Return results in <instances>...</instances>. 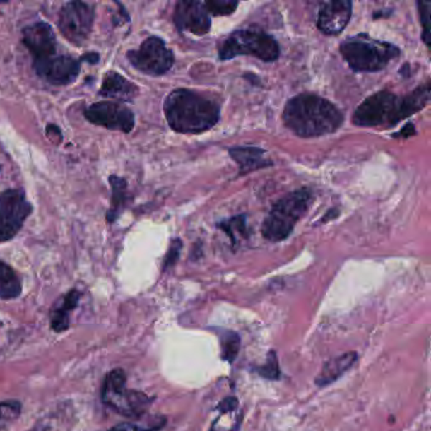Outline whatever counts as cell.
Returning a JSON list of instances; mask_svg holds the SVG:
<instances>
[{"instance_id": "9", "label": "cell", "mask_w": 431, "mask_h": 431, "mask_svg": "<svg viewBox=\"0 0 431 431\" xmlns=\"http://www.w3.org/2000/svg\"><path fill=\"white\" fill-rule=\"evenodd\" d=\"M32 209L23 190L13 189L0 194V242H8L19 233Z\"/></svg>"}, {"instance_id": "26", "label": "cell", "mask_w": 431, "mask_h": 431, "mask_svg": "<svg viewBox=\"0 0 431 431\" xmlns=\"http://www.w3.org/2000/svg\"><path fill=\"white\" fill-rule=\"evenodd\" d=\"M165 419L157 418L150 425H143V424H136V423H123L119 425L114 426L108 431H157L161 429L162 426L165 425Z\"/></svg>"}, {"instance_id": "29", "label": "cell", "mask_w": 431, "mask_h": 431, "mask_svg": "<svg viewBox=\"0 0 431 431\" xmlns=\"http://www.w3.org/2000/svg\"><path fill=\"white\" fill-rule=\"evenodd\" d=\"M181 247H182V243L180 240H175L172 242V244L168 249L167 256L165 258V262H163V270H167L176 264V261L180 257Z\"/></svg>"}, {"instance_id": "4", "label": "cell", "mask_w": 431, "mask_h": 431, "mask_svg": "<svg viewBox=\"0 0 431 431\" xmlns=\"http://www.w3.org/2000/svg\"><path fill=\"white\" fill-rule=\"evenodd\" d=\"M339 49L348 65L358 72L381 71L401 54L395 45L372 40L365 35L344 40Z\"/></svg>"}, {"instance_id": "24", "label": "cell", "mask_w": 431, "mask_h": 431, "mask_svg": "<svg viewBox=\"0 0 431 431\" xmlns=\"http://www.w3.org/2000/svg\"><path fill=\"white\" fill-rule=\"evenodd\" d=\"M258 373L261 377L272 379V381L280 378L281 372H280V365H278V360H277L275 350H271L267 355L266 363L258 368Z\"/></svg>"}, {"instance_id": "8", "label": "cell", "mask_w": 431, "mask_h": 431, "mask_svg": "<svg viewBox=\"0 0 431 431\" xmlns=\"http://www.w3.org/2000/svg\"><path fill=\"white\" fill-rule=\"evenodd\" d=\"M126 59L138 71L150 76H161L174 65V54L158 37H150L138 49H131Z\"/></svg>"}, {"instance_id": "11", "label": "cell", "mask_w": 431, "mask_h": 431, "mask_svg": "<svg viewBox=\"0 0 431 431\" xmlns=\"http://www.w3.org/2000/svg\"><path fill=\"white\" fill-rule=\"evenodd\" d=\"M84 114L90 123L104 126L109 131L129 133L134 128V114L123 102H95L86 109Z\"/></svg>"}, {"instance_id": "25", "label": "cell", "mask_w": 431, "mask_h": 431, "mask_svg": "<svg viewBox=\"0 0 431 431\" xmlns=\"http://www.w3.org/2000/svg\"><path fill=\"white\" fill-rule=\"evenodd\" d=\"M206 9V12L211 16H228L232 14L235 11V8L238 6L237 1H205L203 3Z\"/></svg>"}, {"instance_id": "20", "label": "cell", "mask_w": 431, "mask_h": 431, "mask_svg": "<svg viewBox=\"0 0 431 431\" xmlns=\"http://www.w3.org/2000/svg\"><path fill=\"white\" fill-rule=\"evenodd\" d=\"M22 294V283L11 266L0 261V299L9 300Z\"/></svg>"}, {"instance_id": "6", "label": "cell", "mask_w": 431, "mask_h": 431, "mask_svg": "<svg viewBox=\"0 0 431 431\" xmlns=\"http://www.w3.org/2000/svg\"><path fill=\"white\" fill-rule=\"evenodd\" d=\"M253 56L264 62H272L280 56L275 40L262 30H238L225 38L219 47V57L230 60L237 56Z\"/></svg>"}, {"instance_id": "28", "label": "cell", "mask_w": 431, "mask_h": 431, "mask_svg": "<svg viewBox=\"0 0 431 431\" xmlns=\"http://www.w3.org/2000/svg\"><path fill=\"white\" fill-rule=\"evenodd\" d=\"M20 403L17 401L0 402V421L18 418Z\"/></svg>"}, {"instance_id": "16", "label": "cell", "mask_w": 431, "mask_h": 431, "mask_svg": "<svg viewBox=\"0 0 431 431\" xmlns=\"http://www.w3.org/2000/svg\"><path fill=\"white\" fill-rule=\"evenodd\" d=\"M138 88L118 72L109 71L104 76L100 95L113 99L117 102H132L138 95Z\"/></svg>"}, {"instance_id": "2", "label": "cell", "mask_w": 431, "mask_h": 431, "mask_svg": "<svg viewBox=\"0 0 431 431\" xmlns=\"http://www.w3.org/2000/svg\"><path fill=\"white\" fill-rule=\"evenodd\" d=\"M430 100V84L420 86L413 94L401 98L389 91H379L367 98L355 109L353 123L358 126H394L419 112Z\"/></svg>"}, {"instance_id": "7", "label": "cell", "mask_w": 431, "mask_h": 431, "mask_svg": "<svg viewBox=\"0 0 431 431\" xmlns=\"http://www.w3.org/2000/svg\"><path fill=\"white\" fill-rule=\"evenodd\" d=\"M126 373L122 370L109 372L102 389V402L126 418H139L150 408L152 398L143 392L126 389Z\"/></svg>"}, {"instance_id": "14", "label": "cell", "mask_w": 431, "mask_h": 431, "mask_svg": "<svg viewBox=\"0 0 431 431\" xmlns=\"http://www.w3.org/2000/svg\"><path fill=\"white\" fill-rule=\"evenodd\" d=\"M22 41L33 54L35 60L56 54V36L52 28L45 22H37L25 27L22 32Z\"/></svg>"}, {"instance_id": "13", "label": "cell", "mask_w": 431, "mask_h": 431, "mask_svg": "<svg viewBox=\"0 0 431 431\" xmlns=\"http://www.w3.org/2000/svg\"><path fill=\"white\" fill-rule=\"evenodd\" d=\"M174 20L179 30L196 36L206 35L211 27L209 13L204 4L199 1H179L175 9Z\"/></svg>"}, {"instance_id": "18", "label": "cell", "mask_w": 431, "mask_h": 431, "mask_svg": "<svg viewBox=\"0 0 431 431\" xmlns=\"http://www.w3.org/2000/svg\"><path fill=\"white\" fill-rule=\"evenodd\" d=\"M229 155L238 163L242 172H251L272 165L266 157V152L257 147H235L229 150Z\"/></svg>"}, {"instance_id": "23", "label": "cell", "mask_w": 431, "mask_h": 431, "mask_svg": "<svg viewBox=\"0 0 431 431\" xmlns=\"http://www.w3.org/2000/svg\"><path fill=\"white\" fill-rule=\"evenodd\" d=\"M222 355L224 360L233 363L234 360L237 358V355L240 353V336L234 331H227L222 336Z\"/></svg>"}, {"instance_id": "1", "label": "cell", "mask_w": 431, "mask_h": 431, "mask_svg": "<svg viewBox=\"0 0 431 431\" xmlns=\"http://www.w3.org/2000/svg\"><path fill=\"white\" fill-rule=\"evenodd\" d=\"M282 117L285 126L302 138L336 132L344 120L334 104L312 94H301L288 100Z\"/></svg>"}, {"instance_id": "3", "label": "cell", "mask_w": 431, "mask_h": 431, "mask_svg": "<svg viewBox=\"0 0 431 431\" xmlns=\"http://www.w3.org/2000/svg\"><path fill=\"white\" fill-rule=\"evenodd\" d=\"M163 110L168 126L177 133H203L220 119V109L216 102L186 89L170 93Z\"/></svg>"}, {"instance_id": "12", "label": "cell", "mask_w": 431, "mask_h": 431, "mask_svg": "<svg viewBox=\"0 0 431 431\" xmlns=\"http://www.w3.org/2000/svg\"><path fill=\"white\" fill-rule=\"evenodd\" d=\"M33 67L40 78L52 85L71 84L80 73V62L65 54L35 60Z\"/></svg>"}, {"instance_id": "17", "label": "cell", "mask_w": 431, "mask_h": 431, "mask_svg": "<svg viewBox=\"0 0 431 431\" xmlns=\"http://www.w3.org/2000/svg\"><path fill=\"white\" fill-rule=\"evenodd\" d=\"M357 360H358V355L355 352H348V353L341 354L339 357L328 360L315 378V384L320 389H323L329 384H334L355 365Z\"/></svg>"}, {"instance_id": "30", "label": "cell", "mask_w": 431, "mask_h": 431, "mask_svg": "<svg viewBox=\"0 0 431 431\" xmlns=\"http://www.w3.org/2000/svg\"><path fill=\"white\" fill-rule=\"evenodd\" d=\"M237 408H238V400L235 397H228L224 401L220 402L219 406H218V408L222 413H230Z\"/></svg>"}, {"instance_id": "27", "label": "cell", "mask_w": 431, "mask_h": 431, "mask_svg": "<svg viewBox=\"0 0 431 431\" xmlns=\"http://www.w3.org/2000/svg\"><path fill=\"white\" fill-rule=\"evenodd\" d=\"M419 6L420 19H421V23L424 25V42L426 43V46H429L430 42V30H429V20H430V6L431 4L429 1H421L418 3Z\"/></svg>"}, {"instance_id": "22", "label": "cell", "mask_w": 431, "mask_h": 431, "mask_svg": "<svg viewBox=\"0 0 431 431\" xmlns=\"http://www.w3.org/2000/svg\"><path fill=\"white\" fill-rule=\"evenodd\" d=\"M219 227L230 237L233 243H238V240L247 237L246 218L235 216L227 222L220 223Z\"/></svg>"}, {"instance_id": "19", "label": "cell", "mask_w": 431, "mask_h": 431, "mask_svg": "<svg viewBox=\"0 0 431 431\" xmlns=\"http://www.w3.org/2000/svg\"><path fill=\"white\" fill-rule=\"evenodd\" d=\"M78 299H80V293L76 290H72L60 300L57 305L54 306V310L51 312V328L54 331L60 333L69 328L70 325L69 314L78 306Z\"/></svg>"}, {"instance_id": "21", "label": "cell", "mask_w": 431, "mask_h": 431, "mask_svg": "<svg viewBox=\"0 0 431 431\" xmlns=\"http://www.w3.org/2000/svg\"><path fill=\"white\" fill-rule=\"evenodd\" d=\"M109 181L113 189V196H112V208L108 213V220L114 223L118 219L120 211L124 209L126 204V182L124 179L118 177L115 175L110 176Z\"/></svg>"}, {"instance_id": "31", "label": "cell", "mask_w": 431, "mask_h": 431, "mask_svg": "<svg viewBox=\"0 0 431 431\" xmlns=\"http://www.w3.org/2000/svg\"><path fill=\"white\" fill-rule=\"evenodd\" d=\"M86 59H89L88 62H90V64H96L98 60H99V56L96 54H85L84 57H81V60H86Z\"/></svg>"}, {"instance_id": "10", "label": "cell", "mask_w": 431, "mask_h": 431, "mask_svg": "<svg viewBox=\"0 0 431 431\" xmlns=\"http://www.w3.org/2000/svg\"><path fill=\"white\" fill-rule=\"evenodd\" d=\"M94 8L83 1H70L62 6L59 28L69 42L81 45L90 36L94 24Z\"/></svg>"}, {"instance_id": "5", "label": "cell", "mask_w": 431, "mask_h": 431, "mask_svg": "<svg viewBox=\"0 0 431 431\" xmlns=\"http://www.w3.org/2000/svg\"><path fill=\"white\" fill-rule=\"evenodd\" d=\"M312 192L300 189L276 203L262 225V234L270 242H281L293 233L299 222L312 204Z\"/></svg>"}, {"instance_id": "15", "label": "cell", "mask_w": 431, "mask_h": 431, "mask_svg": "<svg viewBox=\"0 0 431 431\" xmlns=\"http://www.w3.org/2000/svg\"><path fill=\"white\" fill-rule=\"evenodd\" d=\"M352 1L336 0L321 6L318 16V28L328 36L339 35L347 27L352 17Z\"/></svg>"}]
</instances>
